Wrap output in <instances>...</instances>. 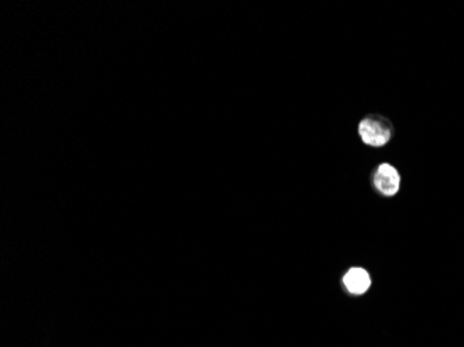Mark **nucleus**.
Listing matches in <instances>:
<instances>
[{"mask_svg": "<svg viewBox=\"0 0 464 347\" xmlns=\"http://www.w3.org/2000/svg\"><path fill=\"white\" fill-rule=\"evenodd\" d=\"M344 284L346 289L353 295H363L371 285L370 275L363 268H352L344 276Z\"/></svg>", "mask_w": 464, "mask_h": 347, "instance_id": "7ed1b4c3", "label": "nucleus"}, {"mask_svg": "<svg viewBox=\"0 0 464 347\" xmlns=\"http://www.w3.org/2000/svg\"><path fill=\"white\" fill-rule=\"evenodd\" d=\"M359 133L362 141L370 146H384L390 139V128L388 122L379 118H364L359 125Z\"/></svg>", "mask_w": 464, "mask_h": 347, "instance_id": "f257e3e1", "label": "nucleus"}, {"mask_svg": "<svg viewBox=\"0 0 464 347\" xmlns=\"http://www.w3.org/2000/svg\"><path fill=\"white\" fill-rule=\"evenodd\" d=\"M375 188L385 196H393L399 192L401 175L390 164H381L374 177Z\"/></svg>", "mask_w": 464, "mask_h": 347, "instance_id": "f03ea898", "label": "nucleus"}]
</instances>
